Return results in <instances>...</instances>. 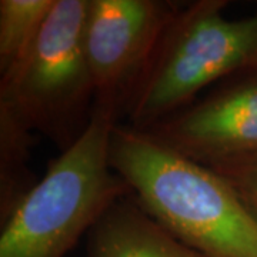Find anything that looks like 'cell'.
Masks as SVG:
<instances>
[{
  "mask_svg": "<svg viewBox=\"0 0 257 257\" xmlns=\"http://www.w3.org/2000/svg\"><path fill=\"white\" fill-rule=\"evenodd\" d=\"M109 159L139 204L176 239L204 257H257L256 214L211 167L119 123Z\"/></svg>",
  "mask_w": 257,
  "mask_h": 257,
  "instance_id": "cell-1",
  "label": "cell"
},
{
  "mask_svg": "<svg viewBox=\"0 0 257 257\" xmlns=\"http://www.w3.org/2000/svg\"><path fill=\"white\" fill-rule=\"evenodd\" d=\"M117 110L96 104L80 136L3 221L0 257H64L132 192L110 165Z\"/></svg>",
  "mask_w": 257,
  "mask_h": 257,
  "instance_id": "cell-2",
  "label": "cell"
},
{
  "mask_svg": "<svg viewBox=\"0 0 257 257\" xmlns=\"http://www.w3.org/2000/svg\"><path fill=\"white\" fill-rule=\"evenodd\" d=\"M227 5L199 0L179 10L124 104L130 127H155L206 86L257 69V12L231 20Z\"/></svg>",
  "mask_w": 257,
  "mask_h": 257,
  "instance_id": "cell-3",
  "label": "cell"
},
{
  "mask_svg": "<svg viewBox=\"0 0 257 257\" xmlns=\"http://www.w3.org/2000/svg\"><path fill=\"white\" fill-rule=\"evenodd\" d=\"M89 0H56L29 53L0 76V106L64 149L80 136L96 97L83 43Z\"/></svg>",
  "mask_w": 257,
  "mask_h": 257,
  "instance_id": "cell-4",
  "label": "cell"
},
{
  "mask_svg": "<svg viewBox=\"0 0 257 257\" xmlns=\"http://www.w3.org/2000/svg\"><path fill=\"white\" fill-rule=\"evenodd\" d=\"M179 10L157 0H89L83 43L96 104L124 107Z\"/></svg>",
  "mask_w": 257,
  "mask_h": 257,
  "instance_id": "cell-5",
  "label": "cell"
},
{
  "mask_svg": "<svg viewBox=\"0 0 257 257\" xmlns=\"http://www.w3.org/2000/svg\"><path fill=\"white\" fill-rule=\"evenodd\" d=\"M147 132L203 165L257 155V74L223 86Z\"/></svg>",
  "mask_w": 257,
  "mask_h": 257,
  "instance_id": "cell-6",
  "label": "cell"
},
{
  "mask_svg": "<svg viewBox=\"0 0 257 257\" xmlns=\"http://www.w3.org/2000/svg\"><path fill=\"white\" fill-rule=\"evenodd\" d=\"M87 257H204L160 226L138 203L120 199L89 231Z\"/></svg>",
  "mask_w": 257,
  "mask_h": 257,
  "instance_id": "cell-7",
  "label": "cell"
},
{
  "mask_svg": "<svg viewBox=\"0 0 257 257\" xmlns=\"http://www.w3.org/2000/svg\"><path fill=\"white\" fill-rule=\"evenodd\" d=\"M32 130L12 111L0 106V210L5 221L36 183L28 160L33 143Z\"/></svg>",
  "mask_w": 257,
  "mask_h": 257,
  "instance_id": "cell-8",
  "label": "cell"
},
{
  "mask_svg": "<svg viewBox=\"0 0 257 257\" xmlns=\"http://www.w3.org/2000/svg\"><path fill=\"white\" fill-rule=\"evenodd\" d=\"M56 0L0 2V74L28 55L46 23Z\"/></svg>",
  "mask_w": 257,
  "mask_h": 257,
  "instance_id": "cell-9",
  "label": "cell"
},
{
  "mask_svg": "<svg viewBox=\"0 0 257 257\" xmlns=\"http://www.w3.org/2000/svg\"><path fill=\"white\" fill-rule=\"evenodd\" d=\"M224 177L247 200H257V155L204 163Z\"/></svg>",
  "mask_w": 257,
  "mask_h": 257,
  "instance_id": "cell-10",
  "label": "cell"
},
{
  "mask_svg": "<svg viewBox=\"0 0 257 257\" xmlns=\"http://www.w3.org/2000/svg\"><path fill=\"white\" fill-rule=\"evenodd\" d=\"M241 197H243V196H241ZM243 199H244V197H243ZM244 200H246V203H247L248 209L253 211L257 217V200H247V199H244Z\"/></svg>",
  "mask_w": 257,
  "mask_h": 257,
  "instance_id": "cell-11",
  "label": "cell"
}]
</instances>
